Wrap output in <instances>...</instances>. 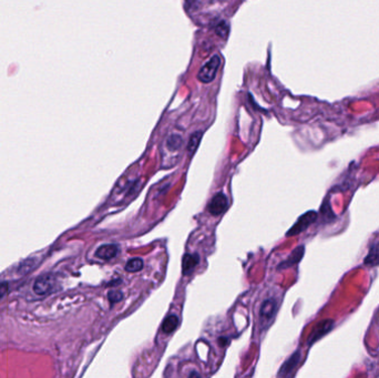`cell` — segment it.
<instances>
[{
    "instance_id": "obj_18",
    "label": "cell",
    "mask_w": 379,
    "mask_h": 378,
    "mask_svg": "<svg viewBox=\"0 0 379 378\" xmlns=\"http://www.w3.org/2000/svg\"><path fill=\"white\" fill-rule=\"evenodd\" d=\"M8 293V284L6 282H0V299H3Z\"/></svg>"
},
{
    "instance_id": "obj_3",
    "label": "cell",
    "mask_w": 379,
    "mask_h": 378,
    "mask_svg": "<svg viewBox=\"0 0 379 378\" xmlns=\"http://www.w3.org/2000/svg\"><path fill=\"white\" fill-rule=\"evenodd\" d=\"M316 217H317V214L316 212H314V211H310V212L303 214L297 220V222L291 228V230L286 233V236H294V235L301 233L303 231H305L308 226H310L312 223L315 222Z\"/></svg>"
},
{
    "instance_id": "obj_20",
    "label": "cell",
    "mask_w": 379,
    "mask_h": 378,
    "mask_svg": "<svg viewBox=\"0 0 379 378\" xmlns=\"http://www.w3.org/2000/svg\"><path fill=\"white\" fill-rule=\"evenodd\" d=\"M220 341H221L220 344H221L222 346H224V345L226 344V338H223V337H222V338H220Z\"/></svg>"
},
{
    "instance_id": "obj_6",
    "label": "cell",
    "mask_w": 379,
    "mask_h": 378,
    "mask_svg": "<svg viewBox=\"0 0 379 378\" xmlns=\"http://www.w3.org/2000/svg\"><path fill=\"white\" fill-rule=\"evenodd\" d=\"M300 362V351H295V353L288 358V360L282 365V367L280 369L279 376L280 378H290L292 374L296 369L297 365Z\"/></svg>"
},
{
    "instance_id": "obj_15",
    "label": "cell",
    "mask_w": 379,
    "mask_h": 378,
    "mask_svg": "<svg viewBox=\"0 0 379 378\" xmlns=\"http://www.w3.org/2000/svg\"><path fill=\"white\" fill-rule=\"evenodd\" d=\"M36 264H37L36 263V260H34V259L26 260V261L22 262V263L20 265H19V267H18V273L21 274V275L27 274L31 270H33V268L36 266Z\"/></svg>"
},
{
    "instance_id": "obj_11",
    "label": "cell",
    "mask_w": 379,
    "mask_h": 378,
    "mask_svg": "<svg viewBox=\"0 0 379 378\" xmlns=\"http://www.w3.org/2000/svg\"><path fill=\"white\" fill-rule=\"evenodd\" d=\"M179 325V317L176 315H170L164 319L162 324V332L164 334H170V333L174 332Z\"/></svg>"
},
{
    "instance_id": "obj_14",
    "label": "cell",
    "mask_w": 379,
    "mask_h": 378,
    "mask_svg": "<svg viewBox=\"0 0 379 378\" xmlns=\"http://www.w3.org/2000/svg\"><path fill=\"white\" fill-rule=\"evenodd\" d=\"M124 268H125L127 272H130V273L139 272L143 268V261L139 259V258L131 259V260L128 261V263L125 264Z\"/></svg>"
},
{
    "instance_id": "obj_5",
    "label": "cell",
    "mask_w": 379,
    "mask_h": 378,
    "mask_svg": "<svg viewBox=\"0 0 379 378\" xmlns=\"http://www.w3.org/2000/svg\"><path fill=\"white\" fill-rule=\"evenodd\" d=\"M228 206H229V201H228L226 195L223 193H218V194H215L213 198L211 200L208 210L212 215L217 216V215H221L224 211L228 209Z\"/></svg>"
},
{
    "instance_id": "obj_4",
    "label": "cell",
    "mask_w": 379,
    "mask_h": 378,
    "mask_svg": "<svg viewBox=\"0 0 379 378\" xmlns=\"http://www.w3.org/2000/svg\"><path fill=\"white\" fill-rule=\"evenodd\" d=\"M334 326V321L333 319H325V321L319 322L315 327L313 329L311 335L308 336L307 339V344L312 345L315 342H317L318 339L324 337L327 333H329Z\"/></svg>"
},
{
    "instance_id": "obj_17",
    "label": "cell",
    "mask_w": 379,
    "mask_h": 378,
    "mask_svg": "<svg viewBox=\"0 0 379 378\" xmlns=\"http://www.w3.org/2000/svg\"><path fill=\"white\" fill-rule=\"evenodd\" d=\"M108 297H109V300H110L111 304L118 303V302H120L122 298H123V293H122L121 291H118V290H112V291L108 293Z\"/></svg>"
},
{
    "instance_id": "obj_16",
    "label": "cell",
    "mask_w": 379,
    "mask_h": 378,
    "mask_svg": "<svg viewBox=\"0 0 379 378\" xmlns=\"http://www.w3.org/2000/svg\"><path fill=\"white\" fill-rule=\"evenodd\" d=\"M182 144V138L178 136V134H172V136L169 137V139L166 140V146L170 150H178L180 146Z\"/></svg>"
},
{
    "instance_id": "obj_8",
    "label": "cell",
    "mask_w": 379,
    "mask_h": 378,
    "mask_svg": "<svg viewBox=\"0 0 379 378\" xmlns=\"http://www.w3.org/2000/svg\"><path fill=\"white\" fill-rule=\"evenodd\" d=\"M198 262H200V256L198 254H185L183 256L182 262V272L183 275H190L194 271V268L197 266Z\"/></svg>"
},
{
    "instance_id": "obj_10",
    "label": "cell",
    "mask_w": 379,
    "mask_h": 378,
    "mask_svg": "<svg viewBox=\"0 0 379 378\" xmlns=\"http://www.w3.org/2000/svg\"><path fill=\"white\" fill-rule=\"evenodd\" d=\"M365 265L367 266H377L379 265V242L374 243L369 247V251L367 256L364 261Z\"/></svg>"
},
{
    "instance_id": "obj_7",
    "label": "cell",
    "mask_w": 379,
    "mask_h": 378,
    "mask_svg": "<svg viewBox=\"0 0 379 378\" xmlns=\"http://www.w3.org/2000/svg\"><path fill=\"white\" fill-rule=\"evenodd\" d=\"M119 252V247L115 244H105L98 247L97 251H95V256L101 260H111L117 256Z\"/></svg>"
},
{
    "instance_id": "obj_2",
    "label": "cell",
    "mask_w": 379,
    "mask_h": 378,
    "mask_svg": "<svg viewBox=\"0 0 379 378\" xmlns=\"http://www.w3.org/2000/svg\"><path fill=\"white\" fill-rule=\"evenodd\" d=\"M57 280L55 279L54 275L46 274L39 276L34 284V292L39 296H44L47 294L51 293L56 287Z\"/></svg>"
},
{
    "instance_id": "obj_1",
    "label": "cell",
    "mask_w": 379,
    "mask_h": 378,
    "mask_svg": "<svg viewBox=\"0 0 379 378\" xmlns=\"http://www.w3.org/2000/svg\"><path fill=\"white\" fill-rule=\"evenodd\" d=\"M221 66V58L218 55H214L211 59L201 68L197 74V79L203 83H209L214 80L217 70Z\"/></svg>"
},
{
    "instance_id": "obj_9",
    "label": "cell",
    "mask_w": 379,
    "mask_h": 378,
    "mask_svg": "<svg viewBox=\"0 0 379 378\" xmlns=\"http://www.w3.org/2000/svg\"><path fill=\"white\" fill-rule=\"evenodd\" d=\"M304 252H305V248L304 246H298L297 248H295L294 251L292 252V254L290 255V258H288L286 261L283 262V263L279 266L280 270H282V268H287V267H291L295 264H297L298 262L303 259L304 256Z\"/></svg>"
},
{
    "instance_id": "obj_19",
    "label": "cell",
    "mask_w": 379,
    "mask_h": 378,
    "mask_svg": "<svg viewBox=\"0 0 379 378\" xmlns=\"http://www.w3.org/2000/svg\"><path fill=\"white\" fill-rule=\"evenodd\" d=\"M189 378H201V375H200V374H198V373H197V371L193 370V371H191V373H190V375H189Z\"/></svg>"
},
{
    "instance_id": "obj_13",
    "label": "cell",
    "mask_w": 379,
    "mask_h": 378,
    "mask_svg": "<svg viewBox=\"0 0 379 378\" xmlns=\"http://www.w3.org/2000/svg\"><path fill=\"white\" fill-rule=\"evenodd\" d=\"M276 309V304L271 299L265 300L261 306V315L265 318H269L273 316V314Z\"/></svg>"
},
{
    "instance_id": "obj_12",
    "label": "cell",
    "mask_w": 379,
    "mask_h": 378,
    "mask_svg": "<svg viewBox=\"0 0 379 378\" xmlns=\"http://www.w3.org/2000/svg\"><path fill=\"white\" fill-rule=\"evenodd\" d=\"M202 136H203V133L201 131H196L190 137L189 144H188V151H189L190 156H193V153L196 151L198 144H200Z\"/></svg>"
}]
</instances>
